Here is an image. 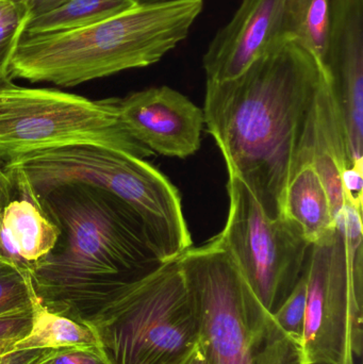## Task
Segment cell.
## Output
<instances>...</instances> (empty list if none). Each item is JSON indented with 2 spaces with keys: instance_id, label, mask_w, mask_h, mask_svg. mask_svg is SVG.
Masks as SVG:
<instances>
[{
  "instance_id": "1",
  "label": "cell",
  "mask_w": 363,
  "mask_h": 364,
  "mask_svg": "<svg viewBox=\"0 0 363 364\" xmlns=\"http://www.w3.org/2000/svg\"><path fill=\"white\" fill-rule=\"evenodd\" d=\"M330 78L322 60L283 41L236 78L207 80L205 124L228 172L249 188L266 215H285L288 186L310 164L318 95Z\"/></svg>"
},
{
  "instance_id": "12",
  "label": "cell",
  "mask_w": 363,
  "mask_h": 364,
  "mask_svg": "<svg viewBox=\"0 0 363 364\" xmlns=\"http://www.w3.org/2000/svg\"><path fill=\"white\" fill-rule=\"evenodd\" d=\"M288 0H242L202 57L207 80L236 78L283 41Z\"/></svg>"
},
{
  "instance_id": "18",
  "label": "cell",
  "mask_w": 363,
  "mask_h": 364,
  "mask_svg": "<svg viewBox=\"0 0 363 364\" xmlns=\"http://www.w3.org/2000/svg\"><path fill=\"white\" fill-rule=\"evenodd\" d=\"M332 0H288L286 34L323 62Z\"/></svg>"
},
{
  "instance_id": "2",
  "label": "cell",
  "mask_w": 363,
  "mask_h": 364,
  "mask_svg": "<svg viewBox=\"0 0 363 364\" xmlns=\"http://www.w3.org/2000/svg\"><path fill=\"white\" fill-rule=\"evenodd\" d=\"M59 239L30 269L50 311L87 324L119 293L163 264L142 218L108 191L83 183L38 196Z\"/></svg>"
},
{
  "instance_id": "22",
  "label": "cell",
  "mask_w": 363,
  "mask_h": 364,
  "mask_svg": "<svg viewBox=\"0 0 363 364\" xmlns=\"http://www.w3.org/2000/svg\"><path fill=\"white\" fill-rule=\"evenodd\" d=\"M36 364H110L99 348L53 350Z\"/></svg>"
},
{
  "instance_id": "8",
  "label": "cell",
  "mask_w": 363,
  "mask_h": 364,
  "mask_svg": "<svg viewBox=\"0 0 363 364\" xmlns=\"http://www.w3.org/2000/svg\"><path fill=\"white\" fill-rule=\"evenodd\" d=\"M119 98L91 100L51 89L13 85L0 91V161L68 145L111 147L145 159L119 114Z\"/></svg>"
},
{
  "instance_id": "17",
  "label": "cell",
  "mask_w": 363,
  "mask_h": 364,
  "mask_svg": "<svg viewBox=\"0 0 363 364\" xmlns=\"http://www.w3.org/2000/svg\"><path fill=\"white\" fill-rule=\"evenodd\" d=\"M136 0H70L55 10L32 17L25 33L72 31L112 18L138 6Z\"/></svg>"
},
{
  "instance_id": "29",
  "label": "cell",
  "mask_w": 363,
  "mask_h": 364,
  "mask_svg": "<svg viewBox=\"0 0 363 364\" xmlns=\"http://www.w3.org/2000/svg\"><path fill=\"white\" fill-rule=\"evenodd\" d=\"M14 83H13L12 79L10 78L9 75L0 73V91L8 89V87H12Z\"/></svg>"
},
{
  "instance_id": "13",
  "label": "cell",
  "mask_w": 363,
  "mask_h": 364,
  "mask_svg": "<svg viewBox=\"0 0 363 364\" xmlns=\"http://www.w3.org/2000/svg\"><path fill=\"white\" fill-rule=\"evenodd\" d=\"M4 171L14 192L0 214V260L30 273L32 265L55 247L60 230L23 173Z\"/></svg>"
},
{
  "instance_id": "21",
  "label": "cell",
  "mask_w": 363,
  "mask_h": 364,
  "mask_svg": "<svg viewBox=\"0 0 363 364\" xmlns=\"http://www.w3.org/2000/svg\"><path fill=\"white\" fill-rule=\"evenodd\" d=\"M306 311L307 272L305 267L304 273L300 276L291 294L283 301L277 311L273 314V318L279 327L300 346H302L304 339Z\"/></svg>"
},
{
  "instance_id": "5",
  "label": "cell",
  "mask_w": 363,
  "mask_h": 364,
  "mask_svg": "<svg viewBox=\"0 0 363 364\" xmlns=\"http://www.w3.org/2000/svg\"><path fill=\"white\" fill-rule=\"evenodd\" d=\"M4 168L23 173L38 196L65 183L108 191L142 218L163 262L193 246L178 190L142 158L100 145H68L26 154Z\"/></svg>"
},
{
  "instance_id": "33",
  "label": "cell",
  "mask_w": 363,
  "mask_h": 364,
  "mask_svg": "<svg viewBox=\"0 0 363 364\" xmlns=\"http://www.w3.org/2000/svg\"><path fill=\"white\" fill-rule=\"evenodd\" d=\"M0 214H1V211H0Z\"/></svg>"
},
{
  "instance_id": "4",
  "label": "cell",
  "mask_w": 363,
  "mask_h": 364,
  "mask_svg": "<svg viewBox=\"0 0 363 364\" xmlns=\"http://www.w3.org/2000/svg\"><path fill=\"white\" fill-rule=\"evenodd\" d=\"M208 364H307L249 288L219 235L178 257Z\"/></svg>"
},
{
  "instance_id": "6",
  "label": "cell",
  "mask_w": 363,
  "mask_h": 364,
  "mask_svg": "<svg viewBox=\"0 0 363 364\" xmlns=\"http://www.w3.org/2000/svg\"><path fill=\"white\" fill-rule=\"evenodd\" d=\"M87 324L110 364H179L200 338L178 258L130 284Z\"/></svg>"
},
{
  "instance_id": "30",
  "label": "cell",
  "mask_w": 363,
  "mask_h": 364,
  "mask_svg": "<svg viewBox=\"0 0 363 364\" xmlns=\"http://www.w3.org/2000/svg\"><path fill=\"white\" fill-rule=\"evenodd\" d=\"M16 342L17 341L0 342V355L6 354V353L14 350V346Z\"/></svg>"
},
{
  "instance_id": "26",
  "label": "cell",
  "mask_w": 363,
  "mask_h": 364,
  "mask_svg": "<svg viewBox=\"0 0 363 364\" xmlns=\"http://www.w3.org/2000/svg\"><path fill=\"white\" fill-rule=\"evenodd\" d=\"M31 10L32 17L40 16L63 6L70 0H23Z\"/></svg>"
},
{
  "instance_id": "11",
  "label": "cell",
  "mask_w": 363,
  "mask_h": 364,
  "mask_svg": "<svg viewBox=\"0 0 363 364\" xmlns=\"http://www.w3.org/2000/svg\"><path fill=\"white\" fill-rule=\"evenodd\" d=\"M323 63L356 164L363 159V0H332Z\"/></svg>"
},
{
  "instance_id": "20",
  "label": "cell",
  "mask_w": 363,
  "mask_h": 364,
  "mask_svg": "<svg viewBox=\"0 0 363 364\" xmlns=\"http://www.w3.org/2000/svg\"><path fill=\"white\" fill-rule=\"evenodd\" d=\"M36 301L29 272L0 260V316L31 309Z\"/></svg>"
},
{
  "instance_id": "16",
  "label": "cell",
  "mask_w": 363,
  "mask_h": 364,
  "mask_svg": "<svg viewBox=\"0 0 363 364\" xmlns=\"http://www.w3.org/2000/svg\"><path fill=\"white\" fill-rule=\"evenodd\" d=\"M67 348H99L90 325L55 314L36 301L29 333L15 343L18 350H61Z\"/></svg>"
},
{
  "instance_id": "32",
  "label": "cell",
  "mask_w": 363,
  "mask_h": 364,
  "mask_svg": "<svg viewBox=\"0 0 363 364\" xmlns=\"http://www.w3.org/2000/svg\"><path fill=\"white\" fill-rule=\"evenodd\" d=\"M342 364H354L353 355H351V356L347 357V358L345 359V363H343Z\"/></svg>"
},
{
  "instance_id": "27",
  "label": "cell",
  "mask_w": 363,
  "mask_h": 364,
  "mask_svg": "<svg viewBox=\"0 0 363 364\" xmlns=\"http://www.w3.org/2000/svg\"><path fill=\"white\" fill-rule=\"evenodd\" d=\"M14 186L10 177L4 171V166H0V211H2L4 205L12 198Z\"/></svg>"
},
{
  "instance_id": "3",
  "label": "cell",
  "mask_w": 363,
  "mask_h": 364,
  "mask_svg": "<svg viewBox=\"0 0 363 364\" xmlns=\"http://www.w3.org/2000/svg\"><path fill=\"white\" fill-rule=\"evenodd\" d=\"M202 8L204 0L138 4L81 29L23 33L9 76L70 87L153 65L188 38Z\"/></svg>"
},
{
  "instance_id": "9",
  "label": "cell",
  "mask_w": 363,
  "mask_h": 364,
  "mask_svg": "<svg viewBox=\"0 0 363 364\" xmlns=\"http://www.w3.org/2000/svg\"><path fill=\"white\" fill-rule=\"evenodd\" d=\"M229 211L222 243L260 303L275 314L304 273L311 244L302 228L283 215H266L251 191L228 172Z\"/></svg>"
},
{
  "instance_id": "14",
  "label": "cell",
  "mask_w": 363,
  "mask_h": 364,
  "mask_svg": "<svg viewBox=\"0 0 363 364\" xmlns=\"http://www.w3.org/2000/svg\"><path fill=\"white\" fill-rule=\"evenodd\" d=\"M309 155L310 164L327 192L336 218L345 205L341 176L350 166V160L345 127L332 93L330 77L318 95Z\"/></svg>"
},
{
  "instance_id": "10",
  "label": "cell",
  "mask_w": 363,
  "mask_h": 364,
  "mask_svg": "<svg viewBox=\"0 0 363 364\" xmlns=\"http://www.w3.org/2000/svg\"><path fill=\"white\" fill-rule=\"evenodd\" d=\"M119 114L130 136L153 154L185 159L202 144L204 111L172 87L129 94L119 100Z\"/></svg>"
},
{
  "instance_id": "15",
  "label": "cell",
  "mask_w": 363,
  "mask_h": 364,
  "mask_svg": "<svg viewBox=\"0 0 363 364\" xmlns=\"http://www.w3.org/2000/svg\"><path fill=\"white\" fill-rule=\"evenodd\" d=\"M283 214L302 228L311 245L330 237L336 229L327 192L311 164L300 168L290 181Z\"/></svg>"
},
{
  "instance_id": "28",
  "label": "cell",
  "mask_w": 363,
  "mask_h": 364,
  "mask_svg": "<svg viewBox=\"0 0 363 364\" xmlns=\"http://www.w3.org/2000/svg\"><path fill=\"white\" fill-rule=\"evenodd\" d=\"M179 364H208V363H207L206 357H205L202 348L197 344L194 350Z\"/></svg>"
},
{
  "instance_id": "31",
  "label": "cell",
  "mask_w": 363,
  "mask_h": 364,
  "mask_svg": "<svg viewBox=\"0 0 363 364\" xmlns=\"http://www.w3.org/2000/svg\"><path fill=\"white\" fill-rule=\"evenodd\" d=\"M139 4H166V2L181 1V0H136Z\"/></svg>"
},
{
  "instance_id": "25",
  "label": "cell",
  "mask_w": 363,
  "mask_h": 364,
  "mask_svg": "<svg viewBox=\"0 0 363 364\" xmlns=\"http://www.w3.org/2000/svg\"><path fill=\"white\" fill-rule=\"evenodd\" d=\"M53 350H14L0 355V364H36Z\"/></svg>"
},
{
  "instance_id": "19",
  "label": "cell",
  "mask_w": 363,
  "mask_h": 364,
  "mask_svg": "<svg viewBox=\"0 0 363 364\" xmlns=\"http://www.w3.org/2000/svg\"><path fill=\"white\" fill-rule=\"evenodd\" d=\"M31 18L23 0H0V73L9 75L11 60Z\"/></svg>"
},
{
  "instance_id": "24",
  "label": "cell",
  "mask_w": 363,
  "mask_h": 364,
  "mask_svg": "<svg viewBox=\"0 0 363 364\" xmlns=\"http://www.w3.org/2000/svg\"><path fill=\"white\" fill-rule=\"evenodd\" d=\"M345 203L362 212L363 207V164L350 166L341 176Z\"/></svg>"
},
{
  "instance_id": "7",
  "label": "cell",
  "mask_w": 363,
  "mask_h": 364,
  "mask_svg": "<svg viewBox=\"0 0 363 364\" xmlns=\"http://www.w3.org/2000/svg\"><path fill=\"white\" fill-rule=\"evenodd\" d=\"M307 364H342L362 354V212L345 203L330 237L311 246L306 263Z\"/></svg>"
},
{
  "instance_id": "23",
  "label": "cell",
  "mask_w": 363,
  "mask_h": 364,
  "mask_svg": "<svg viewBox=\"0 0 363 364\" xmlns=\"http://www.w3.org/2000/svg\"><path fill=\"white\" fill-rule=\"evenodd\" d=\"M33 308L0 316V342L19 341L29 333Z\"/></svg>"
}]
</instances>
